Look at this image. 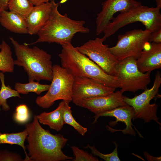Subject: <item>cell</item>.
Here are the masks:
<instances>
[{"label": "cell", "mask_w": 161, "mask_h": 161, "mask_svg": "<svg viewBox=\"0 0 161 161\" xmlns=\"http://www.w3.org/2000/svg\"><path fill=\"white\" fill-rule=\"evenodd\" d=\"M134 114V109L131 106L128 105L120 106L95 115L93 117L95 119L92 124L96 123L100 117H114L116 120L109 122L110 126H106L107 129L112 132L119 131L124 134L135 136L136 133L132 128L134 125L131 122Z\"/></svg>", "instance_id": "12"}, {"label": "cell", "mask_w": 161, "mask_h": 161, "mask_svg": "<svg viewBox=\"0 0 161 161\" xmlns=\"http://www.w3.org/2000/svg\"><path fill=\"white\" fill-rule=\"evenodd\" d=\"M0 22L8 30L19 34H27L26 19L14 12L3 10L0 15Z\"/></svg>", "instance_id": "17"}, {"label": "cell", "mask_w": 161, "mask_h": 161, "mask_svg": "<svg viewBox=\"0 0 161 161\" xmlns=\"http://www.w3.org/2000/svg\"><path fill=\"white\" fill-rule=\"evenodd\" d=\"M148 42L161 43V29L151 33L149 38Z\"/></svg>", "instance_id": "29"}, {"label": "cell", "mask_w": 161, "mask_h": 161, "mask_svg": "<svg viewBox=\"0 0 161 161\" xmlns=\"http://www.w3.org/2000/svg\"><path fill=\"white\" fill-rule=\"evenodd\" d=\"M25 127L27 132V154L31 161H69L73 158L62 151L68 139L61 134H53L44 129L36 115Z\"/></svg>", "instance_id": "1"}, {"label": "cell", "mask_w": 161, "mask_h": 161, "mask_svg": "<svg viewBox=\"0 0 161 161\" xmlns=\"http://www.w3.org/2000/svg\"><path fill=\"white\" fill-rule=\"evenodd\" d=\"M104 41L103 38H97L75 48L97 64L106 73L114 75L119 61L110 51L109 45L103 44Z\"/></svg>", "instance_id": "10"}, {"label": "cell", "mask_w": 161, "mask_h": 161, "mask_svg": "<svg viewBox=\"0 0 161 161\" xmlns=\"http://www.w3.org/2000/svg\"><path fill=\"white\" fill-rule=\"evenodd\" d=\"M0 79L1 87L0 90V106L2 109L7 111L10 107L7 103V99L12 97L21 98L20 94L16 90L12 89L9 86H5L4 83V76L3 72H0Z\"/></svg>", "instance_id": "22"}, {"label": "cell", "mask_w": 161, "mask_h": 161, "mask_svg": "<svg viewBox=\"0 0 161 161\" xmlns=\"http://www.w3.org/2000/svg\"><path fill=\"white\" fill-rule=\"evenodd\" d=\"M115 89L90 78L83 77H74L72 101L76 105L79 106L85 100L108 95L114 92Z\"/></svg>", "instance_id": "11"}, {"label": "cell", "mask_w": 161, "mask_h": 161, "mask_svg": "<svg viewBox=\"0 0 161 161\" xmlns=\"http://www.w3.org/2000/svg\"><path fill=\"white\" fill-rule=\"evenodd\" d=\"M61 46V52L58 55L61 66L74 78L87 77L109 87L119 88L115 76L106 73L87 56L77 50L71 43Z\"/></svg>", "instance_id": "3"}, {"label": "cell", "mask_w": 161, "mask_h": 161, "mask_svg": "<svg viewBox=\"0 0 161 161\" xmlns=\"http://www.w3.org/2000/svg\"><path fill=\"white\" fill-rule=\"evenodd\" d=\"M63 120L64 124H68L71 126L78 133L82 136L85 135L87 131V129L79 123L72 115V111L69 103L65 101L63 109Z\"/></svg>", "instance_id": "24"}, {"label": "cell", "mask_w": 161, "mask_h": 161, "mask_svg": "<svg viewBox=\"0 0 161 161\" xmlns=\"http://www.w3.org/2000/svg\"><path fill=\"white\" fill-rule=\"evenodd\" d=\"M141 4L135 0H106L102 4L101 11L97 15L96 33H102L116 13L126 11Z\"/></svg>", "instance_id": "13"}, {"label": "cell", "mask_w": 161, "mask_h": 161, "mask_svg": "<svg viewBox=\"0 0 161 161\" xmlns=\"http://www.w3.org/2000/svg\"><path fill=\"white\" fill-rule=\"evenodd\" d=\"M52 70L53 78L47 92L35 99L37 105L43 109L50 107L57 100L69 103L72 101L74 77L66 69L58 64L53 65Z\"/></svg>", "instance_id": "6"}, {"label": "cell", "mask_w": 161, "mask_h": 161, "mask_svg": "<svg viewBox=\"0 0 161 161\" xmlns=\"http://www.w3.org/2000/svg\"><path fill=\"white\" fill-rule=\"evenodd\" d=\"M71 147L75 156V158L72 160V161H99L97 158L75 146H72Z\"/></svg>", "instance_id": "26"}, {"label": "cell", "mask_w": 161, "mask_h": 161, "mask_svg": "<svg viewBox=\"0 0 161 161\" xmlns=\"http://www.w3.org/2000/svg\"><path fill=\"white\" fill-rule=\"evenodd\" d=\"M52 10L49 18L47 23L37 33L38 38L35 42L30 44L24 43L27 45L38 42L55 43L63 45L71 43L73 37L77 33H89L90 30L84 26V20L72 19L66 14H61L58 11V3L55 0L51 1Z\"/></svg>", "instance_id": "2"}, {"label": "cell", "mask_w": 161, "mask_h": 161, "mask_svg": "<svg viewBox=\"0 0 161 161\" xmlns=\"http://www.w3.org/2000/svg\"><path fill=\"white\" fill-rule=\"evenodd\" d=\"M10 0H0V8L6 10L8 8V5Z\"/></svg>", "instance_id": "32"}, {"label": "cell", "mask_w": 161, "mask_h": 161, "mask_svg": "<svg viewBox=\"0 0 161 161\" xmlns=\"http://www.w3.org/2000/svg\"><path fill=\"white\" fill-rule=\"evenodd\" d=\"M3 10H4L3 9H1V8H0V13H1V11ZM1 44H0V49H1Z\"/></svg>", "instance_id": "34"}, {"label": "cell", "mask_w": 161, "mask_h": 161, "mask_svg": "<svg viewBox=\"0 0 161 161\" xmlns=\"http://www.w3.org/2000/svg\"><path fill=\"white\" fill-rule=\"evenodd\" d=\"M27 132L25 129L23 131L13 133H2L0 132V144H8L17 145L21 146L25 154L24 161H31L26 151L24 142L27 139Z\"/></svg>", "instance_id": "19"}, {"label": "cell", "mask_w": 161, "mask_h": 161, "mask_svg": "<svg viewBox=\"0 0 161 161\" xmlns=\"http://www.w3.org/2000/svg\"><path fill=\"white\" fill-rule=\"evenodd\" d=\"M114 142L115 148L112 153L108 154L101 153L97 149L94 145L91 146L88 144L85 148H89L93 155L98 156L106 161H120V160L118 155L117 144L115 141Z\"/></svg>", "instance_id": "25"}, {"label": "cell", "mask_w": 161, "mask_h": 161, "mask_svg": "<svg viewBox=\"0 0 161 161\" xmlns=\"http://www.w3.org/2000/svg\"><path fill=\"white\" fill-rule=\"evenodd\" d=\"M136 59L139 70L142 73L150 72L161 68V43H147Z\"/></svg>", "instance_id": "15"}, {"label": "cell", "mask_w": 161, "mask_h": 161, "mask_svg": "<svg viewBox=\"0 0 161 161\" xmlns=\"http://www.w3.org/2000/svg\"><path fill=\"white\" fill-rule=\"evenodd\" d=\"M0 51V71L2 72H13L15 63L12 57L11 48L2 40Z\"/></svg>", "instance_id": "20"}, {"label": "cell", "mask_w": 161, "mask_h": 161, "mask_svg": "<svg viewBox=\"0 0 161 161\" xmlns=\"http://www.w3.org/2000/svg\"><path fill=\"white\" fill-rule=\"evenodd\" d=\"M144 154L145 157L148 161H161V157H155L150 155L147 152H145Z\"/></svg>", "instance_id": "30"}, {"label": "cell", "mask_w": 161, "mask_h": 161, "mask_svg": "<svg viewBox=\"0 0 161 161\" xmlns=\"http://www.w3.org/2000/svg\"><path fill=\"white\" fill-rule=\"evenodd\" d=\"M150 75V72L143 73L139 70L136 59L133 57L119 61L114 74L122 93L128 91L135 93L140 90L147 89L151 81Z\"/></svg>", "instance_id": "7"}, {"label": "cell", "mask_w": 161, "mask_h": 161, "mask_svg": "<svg viewBox=\"0 0 161 161\" xmlns=\"http://www.w3.org/2000/svg\"><path fill=\"white\" fill-rule=\"evenodd\" d=\"M160 8L149 7L142 4L126 11L120 13L113 18L104 30L102 38L105 41L119 29L129 24L141 23L145 30L153 32L161 29Z\"/></svg>", "instance_id": "5"}, {"label": "cell", "mask_w": 161, "mask_h": 161, "mask_svg": "<svg viewBox=\"0 0 161 161\" xmlns=\"http://www.w3.org/2000/svg\"><path fill=\"white\" fill-rule=\"evenodd\" d=\"M14 118L16 122L21 123H25L29 120L30 113L26 105L21 104L16 107Z\"/></svg>", "instance_id": "27"}, {"label": "cell", "mask_w": 161, "mask_h": 161, "mask_svg": "<svg viewBox=\"0 0 161 161\" xmlns=\"http://www.w3.org/2000/svg\"><path fill=\"white\" fill-rule=\"evenodd\" d=\"M157 4V7L161 8V0H155Z\"/></svg>", "instance_id": "33"}, {"label": "cell", "mask_w": 161, "mask_h": 161, "mask_svg": "<svg viewBox=\"0 0 161 161\" xmlns=\"http://www.w3.org/2000/svg\"><path fill=\"white\" fill-rule=\"evenodd\" d=\"M64 103L65 101L62 100L54 110L50 112H44L36 116L40 123L47 125L58 132L61 130L64 124L63 113Z\"/></svg>", "instance_id": "18"}, {"label": "cell", "mask_w": 161, "mask_h": 161, "mask_svg": "<svg viewBox=\"0 0 161 161\" xmlns=\"http://www.w3.org/2000/svg\"><path fill=\"white\" fill-rule=\"evenodd\" d=\"M9 39L16 56L15 64L23 67L29 81L45 80L51 82L53 76L51 55L36 46L30 48L24 44H20L12 37Z\"/></svg>", "instance_id": "4"}, {"label": "cell", "mask_w": 161, "mask_h": 161, "mask_svg": "<svg viewBox=\"0 0 161 161\" xmlns=\"http://www.w3.org/2000/svg\"><path fill=\"white\" fill-rule=\"evenodd\" d=\"M34 6L50 2L55 0H28Z\"/></svg>", "instance_id": "31"}, {"label": "cell", "mask_w": 161, "mask_h": 161, "mask_svg": "<svg viewBox=\"0 0 161 161\" xmlns=\"http://www.w3.org/2000/svg\"><path fill=\"white\" fill-rule=\"evenodd\" d=\"M52 6L51 1L34 6L26 19L28 34L31 35L37 34L48 21Z\"/></svg>", "instance_id": "16"}, {"label": "cell", "mask_w": 161, "mask_h": 161, "mask_svg": "<svg viewBox=\"0 0 161 161\" xmlns=\"http://www.w3.org/2000/svg\"><path fill=\"white\" fill-rule=\"evenodd\" d=\"M24 161L21 156L16 153L7 150L0 151V161Z\"/></svg>", "instance_id": "28"}, {"label": "cell", "mask_w": 161, "mask_h": 161, "mask_svg": "<svg viewBox=\"0 0 161 161\" xmlns=\"http://www.w3.org/2000/svg\"><path fill=\"white\" fill-rule=\"evenodd\" d=\"M50 85L43 84L39 83V81H29L27 83H16L15 85V89L19 93L27 94L32 92L40 95L42 92L47 91Z\"/></svg>", "instance_id": "21"}, {"label": "cell", "mask_w": 161, "mask_h": 161, "mask_svg": "<svg viewBox=\"0 0 161 161\" xmlns=\"http://www.w3.org/2000/svg\"><path fill=\"white\" fill-rule=\"evenodd\" d=\"M34 6L28 0H10L8 8L10 11L18 14L26 19Z\"/></svg>", "instance_id": "23"}, {"label": "cell", "mask_w": 161, "mask_h": 161, "mask_svg": "<svg viewBox=\"0 0 161 161\" xmlns=\"http://www.w3.org/2000/svg\"><path fill=\"white\" fill-rule=\"evenodd\" d=\"M161 84V74L157 71L155 75L154 84L151 88L144 90L142 93L132 98L124 96L125 102L134 109L133 120L138 119H142L144 123L153 120L161 126V123L158 121L159 118L157 115L158 105L155 103L150 104L152 99L160 96L158 92Z\"/></svg>", "instance_id": "8"}, {"label": "cell", "mask_w": 161, "mask_h": 161, "mask_svg": "<svg viewBox=\"0 0 161 161\" xmlns=\"http://www.w3.org/2000/svg\"><path fill=\"white\" fill-rule=\"evenodd\" d=\"M151 32L142 29H134L118 36L115 46L109 48L111 53L118 60L133 57L137 59L148 42Z\"/></svg>", "instance_id": "9"}, {"label": "cell", "mask_w": 161, "mask_h": 161, "mask_svg": "<svg viewBox=\"0 0 161 161\" xmlns=\"http://www.w3.org/2000/svg\"><path fill=\"white\" fill-rule=\"evenodd\" d=\"M123 97L120 91L117 90L108 95L85 100L81 103L79 106L87 109L95 115L128 105L124 101Z\"/></svg>", "instance_id": "14"}]
</instances>
